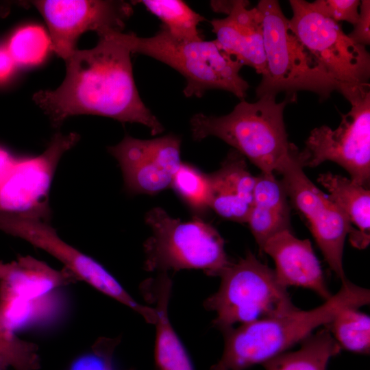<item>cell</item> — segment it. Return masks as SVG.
I'll list each match as a JSON object with an SVG mask.
<instances>
[{
	"instance_id": "obj_20",
	"label": "cell",
	"mask_w": 370,
	"mask_h": 370,
	"mask_svg": "<svg viewBox=\"0 0 370 370\" xmlns=\"http://www.w3.org/2000/svg\"><path fill=\"white\" fill-rule=\"evenodd\" d=\"M281 181L274 173L256 177L254 201L247 223L262 253L266 241L274 234L290 230V208Z\"/></svg>"
},
{
	"instance_id": "obj_3",
	"label": "cell",
	"mask_w": 370,
	"mask_h": 370,
	"mask_svg": "<svg viewBox=\"0 0 370 370\" xmlns=\"http://www.w3.org/2000/svg\"><path fill=\"white\" fill-rule=\"evenodd\" d=\"M293 101L286 97L277 102L275 96L266 95L253 103L241 100L224 116L195 114L190 121L192 136L197 141L217 137L261 172H279L299 151L288 141L283 116L285 106Z\"/></svg>"
},
{
	"instance_id": "obj_30",
	"label": "cell",
	"mask_w": 370,
	"mask_h": 370,
	"mask_svg": "<svg viewBox=\"0 0 370 370\" xmlns=\"http://www.w3.org/2000/svg\"><path fill=\"white\" fill-rule=\"evenodd\" d=\"M356 44L368 46L370 44V1L362 0L359 6V17L353 30L347 34Z\"/></svg>"
},
{
	"instance_id": "obj_1",
	"label": "cell",
	"mask_w": 370,
	"mask_h": 370,
	"mask_svg": "<svg viewBox=\"0 0 370 370\" xmlns=\"http://www.w3.org/2000/svg\"><path fill=\"white\" fill-rule=\"evenodd\" d=\"M107 30L90 49H76L66 62V75L53 90L34 94L35 103L59 127L69 117L92 114L147 127L153 135L164 127L143 102L133 77L130 51Z\"/></svg>"
},
{
	"instance_id": "obj_10",
	"label": "cell",
	"mask_w": 370,
	"mask_h": 370,
	"mask_svg": "<svg viewBox=\"0 0 370 370\" xmlns=\"http://www.w3.org/2000/svg\"><path fill=\"white\" fill-rule=\"evenodd\" d=\"M351 110L334 130L327 125L313 129L300 151L304 167L325 161L345 169L356 184L367 188L370 179V90L351 100Z\"/></svg>"
},
{
	"instance_id": "obj_7",
	"label": "cell",
	"mask_w": 370,
	"mask_h": 370,
	"mask_svg": "<svg viewBox=\"0 0 370 370\" xmlns=\"http://www.w3.org/2000/svg\"><path fill=\"white\" fill-rule=\"evenodd\" d=\"M219 277L218 290L206 299L204 306L214 312L212 325L221 332L297 308L274 270L249 251L231 262Z\"/></svg>"
},
{
	"instance_id": "obj_6",
	"label": "cell",
	"mask_w": 370,
	"mask_h": 370,
	"mask_svg": "<svg viewBox=\"0 0 370 370\" xmlns=\"http://www.w3.org/2000/svg\"><path fill=\"white\" fill-rule=\"evenodd\" d=\"M145 220L151 230L143 245L147 271L167 273L195 269L219 277L230 264L223 238L201 218L182 221L155 207L146 213Z\"/></svg>"
},
{
	"instance_id": "obj_23",
	"label": "cell",
	"mask_w": 370,
	"mask_h": 370,
	"mask_svg": "<svg viewBox=\"0 0 370 370\" xmlns=\"http://www.w3.org/2000/svg\"><path fill=\"white\" fill-rule=\"evenodd\" d=\"M151 13L159 18L166 31L175 38L184 41H198L203 36L198 29L205 20L181 0L138 1Z\"/></svg>"
},
{
	"instance_id": "obj_34",
	"label": "cell",
	"mask_w": 370,
	"mask_h": 370,
	"mask_svg": "<svg viewBox=\"0 0 370 370\" xmlns=\"http://www.w3.org/2000/svg\"><path fill=\"white\" fill-rule=\"evenodd\" d=\"M209 370H223L219 368L216 367L214 365H212Z\"/></svg>"
},
{
	"instance_id": "obj_14",
	"label": "cell",
	"mask_w": 370,
	"mask_h": 370,
	"mask_svg": "<svg viewBox=\"0 0 370 370\" xmlns=\"http://www.w3.org/2000/svg\"><path fill=\"white\" fill-rule=\"evenodd\" d=\"M180 148V138L173 134L149 140L127 134L108 151L121 167L126 191L153 195L171 186L182 162Z\"/></svg>"
},
{
	"instance_id": "obj_17",
	"label": "cell",
	"mask_w": 370,
	"mask_h": 370,
	"mask_svg": "<svg viewBox=\"0 0 370 370\" xmlns=\"http://www.w3.org/2000/svg\"><path fill=\"white\" fill-rule=\"evenodd\" d=\"M210 208L221 217L247 223L254 201L256 177L248 170L245 158L232 149L220 168L208 174Z\"/></svg>"
},
{
	"instance_id": "obj_22",
	"label": "cell",
	"mask_w": 370,
	"mask_h": 370,
	"mask_svg": "<svg viewBox=\"0 0 370 370\" xmlns=\"http://www.w3.org/2000/svg\"><path fill=\"white\" fill-rule=\"evenodd\" d=\"M300 347L286 352L262 364L265 370H327L341 348L325 325L303 341Z\"/></svg>"
},
{
	"instance_id": "obj_4",
	"label": "cell",
	"mask_w": 370,
	"mask_h": 370,
	"mask_svg": "<svg viewBox=\"0 0 370 370\" xmlns=\"http://www.w3.org/2000/svg\"><path fill=\"white\" fill-rule=\"evenodd\" d=\"M132 53L156 59L182 74L186 97H201L206 90L220 89L244 100L249 87L240 75L243 66L223 52L215 40L184 41L173 38L163 27L151 37L111 31Z\"/></svg>"
},
{
	"instance_id": "obj_21",
	"label": "cell",
	"mask_w": 370,
	"mask_h": 370,
	"mask_svg": "<svg viewBox=\"0 0 370 370\" xmlns=\"http://www.w3.org/2000/svg\"><path fill=\"white\" fill-rule=\"evenodd\" d=\"M317 182L329 193L328 197L345 213L351 225L349 242L363 249L370 243V190L351 179L330 172L321 173Z\"/></svg>"
},
{
	"instance_id": "obj_9",
	"label": "cell",
	"mask_w": 370,
	"mask_h": 370,
	"mask_svg": "<svg viewBox=\"0 0 370 370\" xmlns=\"http://www.w3.org/2000/svg\"><path fill=\"white\" fill-rule=\"evenodd\" d=\"M0 231L47 252L77 280L130 308L147 323L154 320L153 307L138 303L103 266L63 241L51 226L50 219L30 213L0 211Z\"/></svg>"
},
{
	"instance_id": "obj_5",
	"label": "cell",
	"mask_w": 370,
	"mask_h": 370,
	"mask_svg": "<svg viewBox=\"0 0 370 370\" xmlns=\"http://www.w3.org/2000/svg\"><path fill=\"white\" fill-rule=\"evenodd\" d=\"M257 8L262 16L266 68L256 89L260 98L281 92L295 97L296 92H314L320 100L341 90L334 79L303 46L289 27L277 0H260Z\"/></svg>"
},
{
	"instance_id": "obj_27",
	"label": "cell",
	"mask_w": 370,
	"mask_h": 370,
	"mask_svg": "<svg viewBox=\"0 0 370 370\" xmlns=\"http://www.w3.org/2000/svg\"><path fill=\"white\" fill-rule=\"evenodd\" d=\"M0 367L14 370H38L40 367L37 345L17 336L1 316Z\"/></svg>"
},
{
	"instance_id": "obj_36",
	"label": "cell",
	"mask_w": 370,
	"mask_h": 370,
	"mask_svg": "<svg viewBox=\"0 0 370 370\" xmlns=\"http://www.w3.org/2000/svg\"><path fill=\"white\" fill-rule=\"evenodd\" d=\"M128 370H133V369H128Z\"/></svg>"
},
{
	"instance_id": "obj_24",
	"label": "cell",
	"mask_w": 370,
	"mask_h": 370,
	"mask_svg": "<svg viewBox=\"0 0 370 370\" xmlns=\"http://www.w3.org/2000/svg\"><path fill=\"white\" fill-rule=\"evenodd\" d=\"M340 347L347 351L369 354L370 317L358 308H346L325 325Z\"/></svg>"
},
{
	"instance_id": "obj_29",
	"label": "cell",
	"mask_w": 370,
	"mask_h": 370,
	"mask_svg": "<svg viewBox=\"0 0 370 370\" xmlns=\"http://www.w3.org/2000/svg\"><path fill=\"white\" fill-rule=\"evenodd\" d=\"M314 8L325 16L338 23L347 21L354 25L359 17V0H317Z\"/></svg>"
},
{
	"instance_id": "obj_2",
	"label": "cell",
	"mask_w": 370,
	"mask_h": 370,
	"mask_svg": "<svg viewBox=\"0 0 370 370\" xmlns=\"http://www.w3.org/2000/svg\"><path fill=\"white\" fill-rule=\"evenodd\" d=\"M370 302V291L347 279L334 295L310 310L261 319L222 331L223 354L214 365L223 370H246L262 365L301 343L317 328L326 325L342 310Z\"/></svg>"
},
{
	"instance_id": "obj_18",
	"label": "cell",
	"mask_w": 370,
	"mask_h": 370,
	"mask_svg": "<svg viewBox=\"0 0 370 370\" xmlns=\"http://www.w3.org/2000/svg\"><path fill=\"white\" fill-rule=\"evenodd\" d=\"M172 281L159 273L142 285L145 296L153 301L156 312L154 360L157 370H195L191 359L170 321L169 304Z\"/></svg>"
},
{
	"instance_id": "obj_15",
	"label": "cell",
	"mask_w": 370,
	"mask_h": 370,
	"mask_svg": "<svg viewBox=\"0 0 370 370\" xmlns=\"http://www.w3.org/2000/svg\"><path fill=\"white\" fill-rule=\"evenodd\" d=\"M262 252L273 260L276 277L285 287L310 290L324 301L332 295L308 239L298 238L291 230H284L270 237Z\"/></svg>"
},
{
	"instance_id": "obj_35",
	"label": "cell",
	"mask_w": 370,
	"mask_h": 370,
	"mask_svg": "<svg viewBox=\"0 0 370 370\" xmlns=\"http://www.w3.org/2000/svg\"><path fill=\"white\" fill-rule=\"evenodd\" d=\"M0 370H7V369L0 367Z\"/></svg>"
},
{
	"instance_id": "obj_31",
	"label": "cell",
	"mask_w": 370,
	"mask_h": 370,
	"mask_svg": "<svg viewBox=\"0 0 370 370\" xmlns=\"http://www.w3.org/2000/svg\"><path fill=\"white\" fill-rule=\"evenodd\" d=\"M16 66L8 48L0 46V83L9 79L13 75Z\"/></svg>"
},
{
	"instance_id": "obj_28",
	"label": "cell",
	"mask_w": 370,
	"mask_h": 370,
	"mask_svg": "<svg viewBox=\"0 0 370 370\" xmlns=\"http://www.w3.org/2000/svg\"><path fill=\"white\" fill-rule=\"evenodd\" d=\"M118 338H101L90 350L77 358L70 370H114L113 358Z\"/></svg>"
},
{
	"instance_id": "obj_33",
	"label": "cell",
	"mask_w": 370,
	"mask_h": 370,
	"mask_svg": "<svg viewBox=\"0 0 370 370\" xmlns=\"http://www.w3.org/2000/svg\"><path fill=\"white\" fill-rule=\"evenodd\" d=\"M13 267V262L3 263L0 261V281L5 278L11 271Z\"/></svg>"
},
{
	"instance_id": "obj_8",
	"label": "cell",
	"mask_w": 370,
	"mask_h": 370,
	"mask_svg": "<svg viewBox=\"0 0 370 370\" xmlns=\"http://www.w3.org/2000/svg\"><path fill=\"white\" fill-rule=\"evenodd\" d=\"M289 27L303 46L341 87L347 99L369 90L370 55L354 43L338 23L304 0H291Z\"/></svg>"
},
{
	"instance_id": "obj_26",
	"label": "cell",
	"mask_w": 370,
	"mask_h": 370,
	"mask_svg": "<svg viewBox=\"0 0 370 370\" xmlns=\"http://www.w3.org/2000/svg\"><path fill=\"white\" fill-rule=\"evenodd\" d=\"M7 48L17 66H27L40 64L51 50V44L43 27L29 25L12 34Z\"/></svg>"
},
{
	"instance_id": "obj_25",
	"label": "cell",
	"mask_w": 370,
	"mask_h": 370,
	"mask_svg": "<svg viewBox=\"0 0 370 370\" xmlns=\"http://www.w3.org/2000/svg\"><path fill=\"white\" fill-rule=\"evenodd\" d=\"M171 187L193 211L201 214L210 208L208 174L195 166L182 162L172 178Z\"/></svg>"
},
{
	"instance_id": "obj_19",
	"label": "cell",
	"mask_w": 370,
	"mask_h": 370,
	"mask_svg": "<svg viewBox=\"0 0 370 370\" xmlns=\"http://www.w3.org/2000/svg\"><path fill=\"white\" fill-rule=\"evenodd\" d=\"M75 280L65 268L56 270L32 256H20L13 261L8 276L0 281V304L39 299Z\"/></svg>"
},
{
	"instance_id": "obj_32",
	"label": "cell",
	"mask_w": 370,
	"mask_h": 370,
	"mask_svg": "<svg viewBox=\"0 0 370 370\" xmlns=\"http://www.w3.org/2000/svg\"><path fill=\"white\" fill-rule=\"evenodd\" d=\"M16 158V157L11 154L7 149L0 147V183L14 164Z\"/></svg>"
},
{
	"instance_id": "obj_11",
	"label": "cell",
	"mask_w": 370,
	"mask_h": 370,
	"mask_svg": "<svg viewBox=\"0 0 370 370\" xmlns=\"http://www.w3.org/2000/svg\"><path fill=\"white\" fill-rule=\"evenodd\" d=\"M300 151L278 172L287 197L306 219L308 226L331 270L347 280L343 266L344 245L351 232L345 213L306 175Z\"/></svg>"
},
{
	"instance_id": "obj_13",
	"label": "cell",
	"mask_w": 370,
	"mask_h": 370,
	"mask_svg": "<svg viewBox=\"0 0 370 370\" xmlns=\"http://www.w3.org/2000/svg\"><path fill=\"white\" fill-rule=\"evenodd\" d=\"M43 17L51 50L66 60L77 49L85 32H122L133 13L130 3L110 0H36L30 1Z\"/></svg>"
},
{
	"instance_id": "obj_16",
	"label": "cell",
	"mask_w": 370,
	"mask_h": 370,
	"mask_svg": "<svg viewBox=\"0 0 370 370\" xmlns=\"http://www.w3.org/2000/svg\"><path fill=\"white\" fill-rule=\"evenodd\" d=\"M245 0L232 1L227 16L210 21L214 40L223 52L262 75L266 68L262 23L257 7Z\"/></svg>"
},
{
	"instance_id": "obj_12",
	"label": "cell",
	"mask_w": 370,
	"mask_h": 370,
	"mask_svg": "<svg viewBox=\"0 0 370 370\" xmlns=\"http://www.w3.org/2000/svg\"><path fill=\"white\" fill-rule=\"evenodd\" d=\"M79 138L75 132H58L41 154L16 157L0 183V211L50 218L49 195L53 175L62 156Z\"/></svg>"
}]
</instances>
